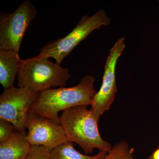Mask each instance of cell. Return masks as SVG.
Here are the masks:
<instances>
[{
  "label": "cell",
  "mask_w": 159,
  "mask_h": 159,
  "mask_svg": "<svg viewBox=\"0 0 159 159\" xmlns=\"http://www.w3.org/2000/svg\"><path fill=\"white\" fill-rule=\"evenodd\" d=\"M87 107H75L61 113L60 123L68 141L78 144L86 154L93 153L95 148L108 152L111 145L100 136L98 121Z\"/></svg>",
  "instance_id": "cell-2"
},
{
  "label": "cell",
  "mask_w": 159,
  "mask_h": 159,
  "mask_svg": "<svg viewBox=\"0 0 159 159\" xmlns=\"http://www.w3.org/2000/svg\"><path fill=\"white\" fill-rule=\"evenodd\" d=\"M107 152L100 151L96 155H83L74 148L73 143L66 142L52 149L51 159H102Z\"/></svg>",
  "instance_id": "cell-11"
},
{
  "label": "cell",
  "mask_w": 159,
  "mask_h": 159,
  "mask_svg": "<svg viewBox=\"0 0 159 159\" xmlns=\"http://www.w3.org/2000/svg\"><path fill=\"white\" fill-rule=\"evenodd\" d=\"M17 130L10 122L0 119V142L6 141Z\"/></svg>",
  "instance_id": "cell-14"
},
{
  "label": "cell",
  "mask_w": 159,
  "mask_h": 159,
  "mask_svg": "<svg viewBox=\"0 0 159 159\" xmlns=\"http://www.w3.org/2000/svg\"><path fill=\"white\" fill-rule=\"evenodd\" d=\"M30 148L25 134L16 130L9 139L0 143V159H25Z\"/></svg>",
  "instance_id": "cell-10"
},
{
  "label": "cell",
  "mask_w": 159,
  "mask_h": 159,
  "mask_svg": "<svg viewBox=\"0 0 159 159\" xmlns=\"http://www.w3.org/2000/svg\"><path fill=\"white\" fill-rule=\"evenodd\" d=\"M49 58L36 56L22 60L17 76L18 87L40 93L66 86L71 77L69 69Z\"/></svg>",
  "instance_id": "cell-3"
},
{
  "label": "cell",
  "mask_w": 159,
  "mask_h": 159,
  "mask_svg": "<svg viewBox=\"0 0 159 159\" xmlns=\"http://www.w3.org/2000/svg\"><path fill=\"white\" fill-rule=\"evenodd\" d=\"M39 95L25 88L5 89L0 96V119L10 122L18 131L25 134L29 111Z\"/></svg>",
  "instance_id": "cell-6"
},
{
  "label": "cell",
  "mask_w": 159,
  "mask_h": 159,
  "mask_svg": "<svg viewBox=\"0 0 159 159\" xmlns=\"http://www.w3.org/2000/svg\"><path fill=\"white\" fill-rule=\"evenodd\" d=\"M52 149L41 145H31L29 153L25 159H51Z\"/></svg>",
  "instance_id": "cell-13"
},
{
  "label": "cell",
  "mask_w": 159,
  "mask_h": 159,
  "mask_svg": "<svg viewBox=\"0 0 159 159\" xmlns=\"http://www.w3.org/2000/svg\"><path fill=\"white\" fill-rule=\"evenodd\" d=\"M37 13L35 7L28 0L23 2L12 13H1L0 50L19 53L24 35Z\"/></svg>",
  "instance_id": "cell-5"
},
{
  "label": "cell",
  "mask_w": 159,
  "mask_h": 159,
  "mask_svg": "<svg viewBox=\"0 0 159 159\" xmlns=\"http://www.w3.org/2000/svg\"><path fill=\"white\" fill-rule=\"evenodd\" d=\"M25 127L29 131L26 139L31 145H41L53 149L68 142L60 124L38 114L29 112Z\"/></svg>",
  "instance_id": "cell-8"
},
{
  "label": "cell",
  "mask_w": 159,
  "mask_h": 159,
  "mask_svg": "<svg viewBox=\"0 0 159 159\" xmlns=\"http://www.w3.org/2000/svg\"><path fill=\"white\" fill-rule=\"evenodd\" d=\"M111 19L103 10H99L91 16H84L68 34L43 46L36 57H52L60 64L63 60L94 30L102 25H109Z\"/></svg>",
  "instance_id": "cell-4"
},
{
  "label": "cell",
  "mask_w": 159,
  "mask_h": 159,
  "mask_svg": "<svg viewBox=\"0 0 159 159\" xmlns=\"http://www.w3.org/2000/svg\"><path fill=\"white\" fill-rule=\"evenodd\" d=\"M146 159H159V147L156 148Z\"/></svg>",
  "instance_id": "cell-15"
},
{
  "label": "cell",
  "mask_w": 159,
  "mask_h": 159,
  "mask_svg": "<svg viewBox=\"0 0 159 159\" xmlns=\"http://www.w3.org/2000/svg\"><path fill=\"white\" fill-rule=\"evenodd\" d=\"M134 151V147L131 148L128 142L122 141L115 144L102 159H135Z\"/></svg>",
  "instance_id": "cell-12"
},
{
  "label": "cell",
  "mask_w": 159,
  "mask_h": 159,
  "mask_svg": "<svg viewBox=\"0 0 159 159\" xmlns=\"http://www.w3.org/2000/svg\"><path fill=\"white\" fill-rule=\"evenodd\" d=\"M125 47L124 38H121L111 49L107 59L102 85L94 97L90 109L98 121L102 114L109 110L115 99L117 92L116 67Z\"/></svg>",
  "instance_id": "cell-7"
},
{
  "label": "cell",
  "mask_w": 159,
  "mask_h": 159,
  "mask_svg": "<svg viewBox=\"0 0 159 159\" xmlns=\"http://www.w3.org/2000/svg\"><path fill=\"white\" fill-rule=\"evenodd\" d=\"M95 80L93 76L88 75L75 86L50 89L41 92L29 112L38 114L60 124V112L75 107L92 105L97 93L94 87Z\"/></svg>",
  "instance_id": "cell-1"
},
{
  "label": "cell",
  "mask_w": 159,
  "mask_h": 159,
  "mask_svg": "<svg viewBox=\"0 0 159 159\" xmlns=\"http://www.w3.org/2000/svg\"><path fill=\"white\" fill-rule=\"evenodd\" d=\"M22 59L15 51L0 50V83L5 89L14 86Z\"/></svg>",
  "instance_id": "cell-9"
}]
</instances>
